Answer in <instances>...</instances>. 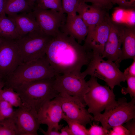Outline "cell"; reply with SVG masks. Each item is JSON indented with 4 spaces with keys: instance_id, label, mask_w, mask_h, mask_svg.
<instances>
[{
    "instance_id": "6da1fadb",
    "label": "cell",
    "mask_w": 135,
    "mask_h": 135,
    "mask_svg": "<svg viewBox=\"0 0 135 135\" xmlns=\"http://www.w3.org/2000/svg\"><path fill=\"white\" fill-rule=\"evenodd\" d=\"M91 53L74 38L60 30L52 37L46 55L57 74H60L81 73L82 66L89 63Z\"/></svg>"
},
{
    "instance_id": "7a4b0ae2",
    "label": "cell",
    "mask_w": 135,
    "mask_h": 135,
    "mask_svg": "<svg viewBox=\"0 0 135 135\" xmlns=\"http://www.w3.org/2000/svg\"><path fill=\"white\" fill-rule=\"evenodd\" d=\"M54 77L26 82L13 88L20 95L23 105L38 113L44 104L59 95L54 88Z\"/></svg>"
},
{
    "instance_id": "3957f363",
    "label": "cell",
    "mask_w": 135,
    "mask_h": 135,
    "mask_svg": "<svg viewBox=\"0 0 135 135\" xmlns=\"http://www.w3.org/2000/svg\"><path fill=\"white\" fill-rule=\"evenodd\" d=\"M57 74L45 55L20 64L4 79V87L13 88L26 82L53 78Z\"/></svg>"
},
{
    "instance_id": "277c9868",
    "label": "cell",
    "mask_w": 135,
    "mask_h": 135,
    "mask_svg": "<svg viewBox=\"0 0 135 135\" xmlns=\"http://www.w3.org/2000/svg\"><path fill=\"white\" fill-rule=\"evenodd\" d=\"M87 82L89 88L84 100L88 107V111L93 115L94 121L96 122L102 112L115 105L117 101L113 90L100 84L97 78L91 76Z\"/></svg>"
},
{
    "instance_id": "5b68a950",
    "label": "cell",
    "mask_w": 135,
    "mask_h": 135,
    "mask_svg": "<svg viewBox=\"0 0 135 135\" xmlns=\"http://www.w3.org/2000/svg\"><path fill=\"white\" fill-rule=\"evenodd\" d=\"M81 74L84 78L89 75L104 80L112 90L116 86H121V82L126 81L123 72L115 62L105 60L101 56L92 52L87 68Z\"/></svg>"
},
{
    "instance_id": "8992f818",
    "label": "cell",
    "mask_w": 135,
    "mask_h": 135,
    "mask_svg": "<svg viewBox=\"0 0 135 135\" xmlns=\"http://www.w3.org/2000/svg\"><path fill=\"white\" fill-rule=\"evenodd\" d=\"M52 38L41 31L28 34L14 40L22 63L38 59L46 55Z\"/></svg>"
},
{
    "instance_id": "52a82bcc",
    "label": "cell",
    "mask_w": 135,
    "mask_h": 135,
    "mask_svg": "<svg viewBox=\"0 0 135 135\" xmlns=\"http://www.w3.org/2000/svg\"><path fill=\"white\" fill-rule=\"evenodd\" d=\"M135 118V98L128 102L125 97L120 98L113 106L105 110L96 122H100L105 128L109 130L116 126L122 125Z\"/></svg>"
},
{
    "instance_id": "ba28073f",
    "label": "cell",
    "mask_w": 135,
    "mask_h": 135,
    "mask_svg": "<svg viewBox=\"0 0 135 135\" xmlns=\"http://www.w3.org/2000/svg\"><path fill=\"white\" fill-rule=\"evenodd\" d=\"M81 73L56 75L54 80L55 89L59 93L76 97L84 103V96L89 88Z\"/></svg>"
},
{
    "instance_id": "9c48e42d",
    "label": "cell",
    "mask_w": 135,
    "mask_h": 135,
    "mask_svg": "<svg viewBox=\"0 0 135 135\" xmlns=\"http://www.w3.org/2000/svg\"><path fill=\"white\" fill-rule=\"evenodd\" d=\"M55 98L59 102L64 114L69 119L85 126L94 121L93 116L86 109L85 103L77 98L59 93Z\"/></svg>"
},
{
    "instance_id": "30bf717a",
    "label": "cell",
    "mask_w": 135,
    "mask_h": 135,
    "mask_svg": "<svg viewBox=\"0 0 135 135\" xmlns=\"http://www.w3.org/2000/svg\"><path fill=\"white\" fill-rule=\"evenodd\" d=\"M22 63L14 40L2 38L0 42V77L4 80Z\"/></svg>"
},
{
    "instance_id": "8fae6325",
    "label": "cell",
    "mask_w": 135,
    "mask_h": 135,
    "mask_svg": "<svg viewBox=\"0 0 135 135\" xmlns=\"http://www.w3.org/2000/svg\"><path fill=\"white\" fill-rule=\"evenodd\" d=\"M42 30L46 34L53 37L58 32L65 23V14L52 9L34 8L32 11Z\"/></svg>"
},
{
    "instance_id": "7c38bea8",
    "label": "cell",
    "mask_w": 135,
    "mask_h": 135,
    "mask_svg": "<svg viewBox=\"0 0 135 135\" xmlns=\"http://www.w3.org/2000/svg\"><path fill=\"white\" fill-rule=\"evenodd\" d=\"M12 117L17 135L38 134L40 124L35 111L23 105L14 111Z\"/></svg>"
},
{
    "instance_id": "4fadbf2b",
    "label": "cell",
    "mask_w": 135,
    "mask_h": 135,
    "mask_svg": "<svg viewBox=\"0 0 135 135\" xmlns=\"http://www.w3.org/2000/svg\"><path fill=\"white\" fill-rule=\"evenodd\" d=\"M109 24L108 36L101 56L116 63L121 55V46L126 24L115 22L110 18Z\"/></svg>"
},
{
    "instance_id": "5bb4252c",
    "label": "cell",
    "mask_w": 135,
    "mask_h": 135,
    "mask_svg": "<svg viewBox=\"0 0 135 135\" xmlns=\"http://www.w3.org/2000/svg\"><path fill=\"white\" fill-rule=\"evenodd\" d=\"M110 17L88 32L83 45L88 50L102 56L110 31Z\"/></svg>"
},
{
    "instance_id": "9a60e30c",
    "label": "cell",
    "mask_w": 135,
    "mask_h": 135,
    "mask_svg": "<svg viewBox=\"0 0 135 135\" xmlns=\"http://www.w3.org/2000/svg\"><path fill=\"white\" fill-rule=\"evenodd\" d=\"M64 113L59 102L55 98L44 104L38 112L40 124L46 125L47 130L61 129L63 125L59 124Z\"/></svg>"
},
{
    "instance_id": "2e32d148",
    "label": "cell",
    "mask_w": 135,
    "mask_h": 135,
    "mask_svg": "<svg viewBox=\"0 0 135 135\" xmlns=\"http://www.w3.org/2000/svg\"><path fill=\"white\" fill-rule=\"evenodd\" d=\"M106 10L94 5L81 2L77 12L88 27L89 32L110 17Z\"/></svg>"
},
{
    "instance_id": "e0dca14e",
    "label": "cell",
    "mask_w": 135,
    "mask_h": 135,
    "mask_svg": "<svg viewBox=\"0 0 135 135\" xmlns=\"http://www.w3.org/2000/svg\"><path fill=\"white\" fill-rule=\"evenodd\" d=\"M60 30L72 37L80 44L84 40L88 32V27L81 16L77 14L67 16Z\"/></svg>"
},
{
    "instance_id": "ac0fdd59",
    "label": "cell",
    "mask_w": 135,
    "mask_h": 135,
    "mask_svg": "<svg viewBox=\"0 0 135 135\" xmlns=\"http://www.w3.org/2000/svg\"><path fill=\"white\" fill-rule=\"evenodd\" d=\"M8 16L14 22L20 37L30 33L42 31L32 11Z\"/></svg>"
},
{
    "instance_id": "d6986e66",
    "label": "cell",
    "mask_w": 135,
    "mask_h": 135,
    "mask_svg": "<svg viewBox=\"0 0 135 135\" xmlns=\"http://www.w3.org/2000/svg\"><path fill=\"white\" fill-rule=\"evenodd\" d=\"M122 45L120 56L116 63L119 66L122 60L135 58V26L126 25Z\"/></svg>"
},
{
    "instance_id": "ffe728a7",
    "label": "cell",
    "mask_w": 135,
    "mask_h": 135,
    "mask_svg": "<svg viewBox=\"0 0 135 135\" xmlns=\"http://www.w3.org/2000/svg\"><path fill=\"white\" fill-rule=\"evenodd\" d=\"M0 37L12 40L20 37L14 20L6 15L0 16Z\"/></svg>"
},
{
    "instance_id": "44dd1931",
    "label": "cell",
    "mask_w": 135,
    "mask_h": 135,
    "mask_svg": "<svg viewBox=\"0 0 135 135\" xmlns=\"http://www.w3.org/2000/svg\"><path fill=\"white\" fill-rule=\"evenodd\" d=\"M34 7L26 0H5V14L12 15L32 11Z\"/></svg>"
},
{
    "instance_id": "7402d4cb",
    "label": "cell",
    "mask_w": 135,
    "mask_h": 135,
    "mask_svg": "<svg viewBox=\"0 0 135 135\" xmlns=\"http://www.w3.org/2000/svg\"><path fill=\"white\" fill-rule=\"evenodd\" d=\"M0 99L7 102L13 107L18 108L23 106L20 95L12 88L4 87L1 91Z\"/></svg>"
},
{
    "instance_id": "603a6c76",
    "label": "cell",
    "mask_w": 135,
    "mask_h": 135,
    "mask_svg": "<svg viewBox=\"0 0 135 135\" xmlns=\"http://www.w3.org/2000/svg\"><path fill=\"white\" fill-rule=\"evenodd\" d=\"M34 8L43 9H52L63 13L62 12V0H38L35 2Z\"/></svg>"
},
{
    "instance_id": "cb8c5ba5",
    "label": "cell",
    "mask_w": 135,
    "mask_h": 135,
    "mask_svg": "<svg viewBox=\"0 0 135 135\" xmlns=\"http://www.w3.org/2000/svg\"><path fill=\"white\" fill-rule=\"evenodd\" d=\"M0 135H17L16 128L12 117L0 120Z\"/></svg>"
},
{
    "instance_id": "d4e9b609",
    "label": "cell",
    "mask_w": 135,
    "mask_h": 135,
    "mask_svg": "<svg viewBox=\"0 0 135 135\" xmlns=\"http://www.w3.org/2000/svg\"><path fill=\"white\" fill-rule=\"evenodd\" d=\"M62 119L68 124L72 135H88V130L79 122L68 118L64 114Z\"/></svg>"
},
{
    "instance_id": "484cf974",
    "label": "cell",
    "mask_w": 135,
    "mask_h": 135,
    "mask_svg": "<svg viewBox=\"0 0 135 135\" xmlns=\"http://www.w3.org/2000/svg\"><path fill=\"white\" fill-rule=\"evenodd\" d=\"M81 2L80 0H62V12L67 16L76 14Z\"/></svg>"
},
{
    "instance_id": "4316f807",
    "label": "cell",
    "mask_w": 135,
    "mask_h": 135,
    "mask_svg": "<svg viewBox=\"0 0 135 135\" xmlns=\"http://www.w3.org/2000/svg\"><path fill=\"white\" fill-rule=\"evenodd\" d=\"M14 111L13 106L10 104L0 99V120L12 117Z\"/></svg>"
},
{
    "instance_id": "83f0119b",
    "label": "cell",
    "mask_w": 135,
    "mask_h": 135,
    "mask_svg": "<svg viewBox=\"0 0 135 135\" xmlns=\"http://www.w3.org/2000/svg\"><path fill=\"white\" fill-rule=\"evenodd\" d=\"M125 78L127 87H122L121 90V92L125 95L129 94L131 98H135V76H128Z\"/></svg>"
},
{
    "instance_id": "f1b7e54d",
    "label": "cell",
    "mask_w": 135,
    "mask_h": 135,
    "mask_svg": "<svg viewBox=\"0 0 135 135\" xmlns=\"http://www.w3.org/2000/svg\"><path fill=\"white\" fill-rule=\"evenodd\" d=\"M82 2H90L106 10L111 9L113 6L111 0H80Z\"/></svg>"
},
{
    "instance_id": "f546056e",
    "label": "cell",
    "mask_w": 135,
    "mask_h": 135,
    "mask_svg": "<svg viewBox=\"0 0 135 135\" xmlns=\"http://www.w3.org/2000/svg\"><path fill=\"white\" fill-rule=\"evenodd\" d=\"M109 130L93 123L88 130V135H108Z\"/></svg>"
},
{
    "instance_id": "4dcf8cb0",
    "label": "cell",
    "mask_w": 135,
    "mask_h": 135,
    "mask_svg": "<svg viewBox=\"0 0 135 135\" xmlns=\"http://www.w3.org/2000/svg\"><path fill=\"white\" fill-rule=\"evenodd\" d=\"M111 2L113 4H117L122 8L134 9L135 8V0H111Z\"/></svg>"
},
{
    "instance_id": "1f68e13d",
    "label": "cell",
    "mask_w": 135,
    "mask_h": 135,
    "mask_svg": "<svg viewBox=\"0 0 135 135\" xmlns=\"http://www.w3.org/2000/svg\"><path fill=\"white\" fill-rule=\"evenodd\" d=\"M109 131L108 135H130L129 131L122 125L112 128Z\"/></svg>"
},
{
    "instance_id": "d6a6232c",
    "label": "cell",
    "mask_w": 135,
    "mask_h": 135,
    "mask_svg": "<svg viewBox=\"0 0 135 135\" xmlns=\"http://www.w3.org/2000/svg\"><path fill=\"white\" fill-rule=\"evenodd\" d=\"M133 60L132 64L125 69L123 72L125 78L128 76H135V58Z\"/></svg>"
},
{
    "instance_id": "836d02e7",
    "label": "cell",
    "mask_w": 135,
    "mask_h": 135,
    "mask_svg": "<svg viewBox=\"0 0 135 135\" xmlns=\"http://www.w3.org/2000/svg\"><path fill=\"white\" fill-rule=\"evenodd\" d=\"M125 123L124 126L129 131L130 135H135V118L131 119Z\"/></svg>"
},
{
    "instance_id": "e575fe53",
    "label": "cell",
    "mask_w": 135,
    "mask_h": 135,
    "mask_svg": "<svg viewBox=\"0 0 135 135\" xmlns=\"http://www.w3.org/2000/svg\"><path fill=\"white\" fill-rule=\"evenodd\" d=\"M39 129L45 135H60V132L58 130L54 128L50 130L45 131L42 129L39 128Z\"/></svg>"
},
{
    "instance_id": "d590c367",
    "label": "cell",
    "mask_w": 135,
    "mask_h": 135,
    "mask_svg": "<svg viewBox=\"0 0 135 135\" xmlns=\"http://www.w3.org/2000/svg\"><path fill=\"white\" fill-rule=\"evenodd\" d=\"M60 135H72L70 130L68 126L61 129Z\"/></svg>"
},
{
    "instance_id": "8d00e7d4",
    "label": "cell",
    "mask_w": 135,
    "mask_h": 135,
    "mask_svg": "<svg viewBox=\"0 0 135 135\" xmlns=\"http://www.w3.org/2000/svg\"><path fill=\"white\" fill-rule=\"evenodd\" d=\"M5 0H0V16L6 15L4 12Z\"/></svg>"
},
{
    "instance_id": "74e56055",
    "label": "cell",
    "mask_w": 135,
    "mask_h": 135,
    "mask_svg": "<svg viewBox=\"0 0 135 135\" xmlns=\"http://www.w3.org/2000/svg\"><path fill=\"white\" fill-rule=\"evenodd\" d=\"M5 84L4 80L0 77V94L2 89L4 87Z\"/></svg>"
},
{
    "instance_id": "f35d334b",
    "label": "cell",
    "mask_w": 135,
    "mask_h": 135,
    "mask_svg": "<svg viewBox=\"0 0 135 135\" xmlns=\"http://www.w3.org/2000/svg\"><path fill=\"white\" fill-rule=\"evenodd\" d=\"M31 5L34 7L35 2L38 0H26Z\"/></svg>"
},
{
    "instance_id": "ab89813d",
    "label": "cell",
    "mask_w": 135,
    "mask_h": 135,
    "mask_svg": "<svg viewBox=\"0 0 135 135\" xmlns=\"http://www.w3.org/2000/svg\"><path fill=\"white\" fill-rule=\"evenodd\" d=\"M2 38L0 37V42L2 41Z\"/></svg>"
}]
</instances>
